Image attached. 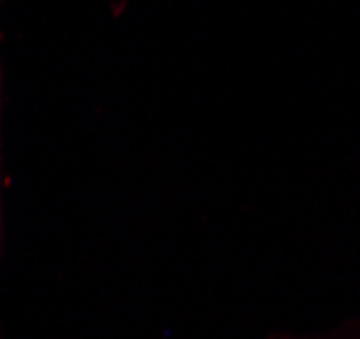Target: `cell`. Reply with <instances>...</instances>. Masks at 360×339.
Here are the masks:
<instances>
[{"instance_id":"6da1fadb","label":"cell","mask_w":360,"mask_h":339,"mask_svg":"<svg viewBox=\"0 0 360 339\" xmlns=\"http://www.w3.org/2000/svg\"><path fill=\"white\" fill-rule=\"evenodd\" d=\"M127 3H129V0H121L119 6H116V8H113V14H121V11H124V6H127Z\"/></svg>"},{"instance_id":"7a4b0ae2","label":"cell","mask_w":360,"mask_h":339,"mask_svg":"<svg viewBox=\"0 0 360 339\" xmlns=\"http://www.w3.org/2000/svg\"><path fill=\"white\" fill-rule=\"evenodd\" d=\"M0 6H3V0H0Z\"/></svg>"}]
</instances>
